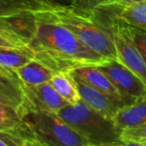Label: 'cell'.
Here are the masks:
<instances>
[{
    "mask_svg": "<svg viewBox=\"0 0 146 146\" xmlns=\"http://www.w3.org/2000/svg\"><path fill=\"white\" fill-rule=\"evenodd\" d=\"M34 14L36 30L27 47L35 60L54 73H69L79 67L98 66L110 61L91 50L66 27L55 21L48 10Z\"/></svg>",
    "mask_w": 146,
    "mask_h": 146,
    "instance_id": "6da1fadb",
    "label": "cell"
},
{
    "mask_svg": "<svg viewBox=\"0 0 146 146\" xmlns=\"http://www.w3.org/2000/svg\"><path fill=\"white\" fill-rule=\"evenodd\" d=\"M48 13L94 52L108 60L117 61L112 34L95 9L71 3L48 10Z\"/></svg>",
    "mask_w": 146,
    "mask_h": 146,
    "instance_id": "7a4b0ae2",
    "label": "cell"
},
{
    "mask_svg": "<svg viewBox=\"0 0 146 146\" xmlns=\"http://www.w3.org/2000/svg\"><path fill=\"white\" fill-rule=\"evenodd\" d=\"M30 140L43 146H86L91 142L70 127L56 113L19 112Z\"/></svg>",
    "mask_w": 146,
    "mask_h": 146,
    "instance_id": "3957f363",
    "label": "cell"
},
{
    "mask_svg": "<svg viewBox=\"0 0 146 146\" xmlns=\"http://www.w3.org/2000/svg\"><path fill=\"white\" fill-rule=\"evenodd\" d=\"M56 114L91 144L97 145L120 140V132L113 120L98 113L82 100L65 106Z\"/></svg>",
    "mask_w": 146,
    "mask_h": 146,
    "instance_id": "277c9868",
    "label": "cell"
},
{
    "mask_svg": "<svg viewBox=\"0 0 146 146\" xmlns=\"http://www.w3.org/2000/svg\"><path fill=\"white\" fill-rule=\"evenodd\" d=\"M95 11L108 26L113 37L117 61L140 78L146 85V61L134 42L131 27L118 19L112 6H102Z\"/></svg>",
    "mask_w": 146,
    "mask_h": 146,
    "instance_id": "5b68a950",
    "label": "cell"
},
{
    "mask_svg": "<svg viewBox=\"0 0 146 146\" xmlns=\"http://www.w3.org/2000/svg\"><path fill=\"white\" fill-rule=\"evenodd\" d=\"M22 92L23 101L20 111L57 113L60 109L69 105L49 82L40 85H28L22 82Z\"/></svg>",
    "mask_w": 146,
    "mask_h": 146,
    "instance_id": "8992f818",
    "label": "cell"
},
{
    "mask_svg": "<svg viewBox=\"0 0 146 146\" xmlns=\"http://www.w3.org/2000/svg\"><path fill=\"white\" fill-rule=\"evenodd\" d=\"M97 67L127 98L137 101L138 99L146 96L145 83L118 61L110 60L104 64L98 65Z\"/></svg>",
    "mask_w": 146,
    "mask_h": 146,
    "instance_id": "52a82bcc",
    "label": "cell"
},
{
    "mask_svg": "<svg viewBox=\"0 0 146 146\" xmlns=\"http://www.w3.org/2000/svg\"><path fill=\"white\" fill-rule=\"evenodd\" d=\"M69 74L79 78L81 81L91 86L92 88L98 90L104 95H106L117 107L122 108L125 106L133 104L134 100L129 99L124 96L110 79L102 71L98 69L97 66H83L70 71Z\"/></svg>",
    "mask_w": 146,
    "mask_h": 146,
    "instance_id": "ba28073f",
    "label": "cell"
},
{
    "mask_svg": "<svg viewBox=\"0 0 146 146\" xmlns=\"http://www.w3.org/2000/svg\"><path fill=\"white\" fill-rule=\"evenodd\" d=\"M71 3L77 2L66 0H0V19L22 12L52 10Z\"/></svg>",
    "mask_w": 146,
    "mask_h": 146,
    "instance_id": "9c48e42d",
    "label": "cell"
},
{
    "mask_svg": "<svg viewBox=\"0 0 146 146\" xmlns=\"http://www.w3.org/2000/svg\"><path fill=\"white\" fill-rule=\"evenodd\" d=\"M70 76L74 81V84L77 88V91L82 101L87 104L90 108L97 111L98 113L102 114L103 116L109 118V119H113V117L120 108L117 107L103 93L92 88L91 86L87 85L83 81H81L79 78L72 75Z\"/></svg>",
    "mask_w": 146,
    "mask_h": 146,
    "instance_id": "30bf717a",
    "label": "cell"
},
{
    "mask_svg": "<svg viewBox=\"0 0 146 146\" xmlns=\"http://www.w3.org/2000/svg\"><path fill=\"white\" fill-rule=\"evenodd\" d=\"M22 101V81L14 71L0 67V103L12 107L19 113Z\"/></svg>",
    "mask_w": 146,
    "mask_h": 146,
    "instance_id": "8fae6325",
    "label": "cell"
},
{
    "mask_svg": "<svg viewBox=\"0 0 146 146\" xmlns=\"http://www.w3.org/2000/svg\"><path fill=\"white\" fill-rule=\"evenodd\" d=\"M115 127L119 132L134 128L146 122V96L138 99L131 105L120 108L113 117Z\"/></svg>",
    "mask_w": 146,
    "mask_h": 146,
    "instance_id": "7c38bea8",
    "label": "cell"
},
{
    "mask_svg": "<svg viewBox=\"0 0 146 146\" xmlns=\"http://www.w3.org/2000/svg\"><path fill=\"white\" fill-rule=\"evenodd\" d=\"M15 73L23 83L28 85H40L48 83L55 74L53 71L35 59L18 68Z\"/></svg>",
    "mask_w": 146,
    "mask_h": 146,
    "instance_id": "4fadbf2b",
    "label": "cell"
},
{
    "mask_svg": "<svg viewBox=\"0 0 146 146\" xmlns=\"http://www.w3.org/2000/svg\"><path fill=\"white\" fill-rule=\"evenodd\" d=\"M118 19L132 28L146 31V1L136 3L124 8L111 5Z\"/></svg>",
    "mask_w": 146,
    "mask_h": 146,
    "instance_id": "5bb4252c",
    "label": "cell"
},
{
    "mask_svg": "<svg viewBox=\"0 0 146 146\" xmlns=\"http://www.w3.org/2000/svg\"><path fill=\"white\" fill-rule=\"evenodd\" d=\"M34 59L31 50L25 48H0V67L10 71H16Z\"/></svg>",
    "mask_w": 146,
    "mask_h": 146,
    "instance_id": "9a60e30c",
    "label": "cell"
},
{
    "mask_svg": "<svg viewBox=\"0 0 146 146\" xmlns=\"http://www.w3.org/2000/svg\"><path fill=\"white\" fill-rule=\"evenodd\" d=\"M49 83L54 88L55 91L69 104H76L81 100L77 88L69 73H55Z\"/></svg>",
    "mask_w": 146,
    "mask_h": 146,
    "instance_id": "2e32d148",
    "label": "cell"
},
{
    "mask_svg": "<svg viewBox=\"0 0 146 146\" xmlns=\"http://www.w3.org/2000/svg\"><path fill=\"white\" fill-rule=\"evenodd\" d=\"M0 130L16 132L26 140H30L18 111L2 103H0Z\"/></svg>",
    "mask_w": 146,
    "mask_h": 146,
    "instance_id": "e0dca14e",
    "label": "cell"
},
{
    "mask_svg": "<svg viewBox=\"0 0 146 146\" xmlns=\"http://www.w3.org/2000/svg\"><path fill=\"white\" fill-rule=\"evenodd\" d=\"M120 140L135 141L146 144V122L137 127L122 130L120 132Z\"/></svg>",
    "mask_w": 146,
    "mask_h": 146,
    "instance_id": "ac0fdd59",
    "label": "cell"
},
{
    "mask_svg": "<svg viewBox=\"0 0 146 146\" xmlns=\"http://www.w3.org/2000/svg\"><path fill=\"white\" fill-rule=\"evenodd\" d=\"M26 141L19 133L0 130V146H25Z\"/></svg>",
    "mask_w": 146,
    "mask_h": 146,
    "instance_id": "d6986e66",
    "label": "cell"
},
{
    "mask_svg": "<svg viewBox=\"0 0 146 146\" xmlns=\"http://www.w3.org/2000/svg\"><path fill=\"white\" fill-rule=\"evenodd\" d=\"M131 33L133 36L134 42L137 45L138 49L143 55L144 59L146 61V31L139 30V29H135L131 27Z\"/></svg>",
    "mask_w": 146,
    "mask_h": 146,
    "instance_id": "ffe728a7",
    "label": "cell"
},
{
    "mask_svg": "<svg viewBox=\"0 0 146 146\" xmlns=\"http://www.w3.org/2000/svg\"><path fill=\"white\" fill-rule=\"evenodd\" d=\"M114 2V0H79L78 4L88 9H96L102 6H107Z\"/></svg>",
    "mask_w": 146,
    "mask_h": 146,
    "instance_id": "44dd1931",
    "label": "cell"
},
{
    "mask_svg": "<svg viewBox=\"0 0 146 146\" xmlns=\"http://www.w3.org/2000/svg\"><path fill=\"white\" fill-rule=\"evenodd\" d=\"M99 146H146V144L140 143L135 141H123V140H118V141L109 142V143L104 144H97Z\"/></svg>",
    "mask_w": 146,
    "mask_h": 146,
    "instance_id": "7402d4cb",
    "label": "cell"
},
{
    "mask_svg": "<svg viewBox=\"0 0 146 146\" xmlns=\"http://www.w3.org/2000/svg\"><path fill=\"white\" fill-rule=\"evenodd\" d=\"M2 47H6V48H25L27 46L21 45L19 43H16L14 41L10 40V39H7L0 35V48H2Z\"/></svg>",
    "mask_w": 146,
    "mask_h": 146,
    "instance_id": "603a6c76",
    "label": "cell"
},
{
    "mask_svg": "<svg viewBox=\"0 0 146 146\" xmlns=\"http://www.w3.org/2000/svg\"><path fill=\"white\" fill-rule=\"evenodd\" d=\"M143 1H146V0H114V2L110 5H113L117 8H124V7L130 6L136 3L143 2Z\"/></svg>",
    "mask_w": 146,
    "mask_h": 146,
    "instance_id": "cb8c5ba5",
    "label": "cell"
},
{
    "mask_svg": "<svg viewBox=\"0 0 146 146\" xmlns=\"http://www.w3.org/2000/svg\"><path fill=\"white\" fill-rule=\"evenodd\" d=\"M25 146H43L42 144L38 143L35 140H27L26 143H25Z\"/></svg>",
    "mask_w": 146,
    "mask_h": 146,
    "instance_id": "d4e9b609",
    "label": "cell"
},
{
    "mask_svg": "<svg viewBox=\"0 0 146 146\" xmlns=\"http://www.w3.org/2000/svg\"><path fill=\"white\" fill-rule=\"evenodd\" d=\"M86 146H99V145H95V144H90V145H86Z\"/></svg>",
    "mask_w": 146,
    "mask_h": 146,
    "instance_id": "484cf974",
    "label": "cell"
},
{
    "mask_svg": "<svg viewBox=\"0 0 146 146\" xmlns=\"http://www.w3.org/2000/svg\"><path fill=\"white\" fill-rule=\"evenodd\" d=\"M73 1H75V2H79V0H73Z\"/></svg>",
    "mask_w": 146,
    "mask_h": 146,
    "instance_id": "4316f807",
    "label": "cell"
}]
</instances>
